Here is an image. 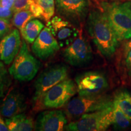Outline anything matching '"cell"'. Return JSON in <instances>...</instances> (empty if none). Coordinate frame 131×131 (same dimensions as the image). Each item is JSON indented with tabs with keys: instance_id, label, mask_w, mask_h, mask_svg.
Wrapping results in <instances>:
<instances>
[{
	"instance_id": "6da1fadb",
	"label": "cell",
	"mask_w": 131,
	"mask_h": 131,
	"mask_svg": "<svg viewBox=\"0 0 131 131\" xmlns=\"http://www.w3.org/2000/svg\"><path fill=\"white\" fill-rule=\"evenodd\" d=\"M86 29L100 52L106 58L112 57L118 47L119 40L102 9L89 12Z\"/></svg>"
},
{
	"instance_id": "4dcf8cb0",
	"label": "cell",
	"mask_w": 131,
	"mask_h": 131,
	"mask_svg": "<svg viewBox=\"0 0 131 131\" xmlns=\"http://www.w3.org/2000/svg\"><path fill=\"white\" fill-rule=\"evenodd\" d=\"M110 1H123V0H110Z\"/></svg>"
},
{
	"instance_id": "44dd1931",
	"label": "cell",
	"mask_w": 131,
	"mask_h": 131,
	"mask_svg": "<svg viewBox=\"0 0 131 131\" xmlns=\"http://www.w3.org/2000/svg\"><path fill=\"white\" fill-rule=\"evenodd\" d=\"M37 1L42 9V18L46 22H48L55 14V0H37Z\"/></svg>"
},
{
	"instance_id": "277c9868",
	"label": "cell",
	"mask_w": 131,
	"mask_h": 131,
	"mask_svg": "<svg viewBox=\"0 0 131 131\" xmlns=\"http://www.w3.org/2000/svg\"><path fill=\"white\" fill-rule=\"evenodd\" d=\"M40 62L33 56L26 41H22L19 51L9 69L10 75L19 81H29L40 69Z\"/></svg>"
},
{
	"instance_id": "9c48e42d",
	"label": "cell",
	"mask_w": 131,
	"mask_h": 131,
	"mask_svg": "<svg viewBox=\"0 0 131 131\" xmlns=\"http://www.w3.org/2000/svg\"><path fill=\"white\" fill-rule=\"evenodd\" d=\"M63 57L65 61L72 66L81 68L88 65L93 58L89 41L83 36H79L66 47Z\"/></svg>"
},
{
	"instance_id": "4fadbf2b",
	"label": "cell",
	"mask_w": 131,
	"mask_h": 131,
	"mask_svg": "<svg viewBox=\"0 0 131 131\" xmlns=\"http://www.w3.org/2000/svg\"><path fill=\"white\" fill-rule=\"evenodd\" d=\"M68 119L64 112L60 110L46 111L38 115L35 123L38 131L63 130Z\"/></svg>"
},
{
	"instance_id": "2e32d148",
	"label": "cell",
	"mask_w": 131,
	"mask_h": 131,
	"mask_svg": "<svg viewBox=\"0 0 131 131\" xmlns=\"http://www.w3.org/2000/svg\"><path fill=\"white\" fill-rule=\"evenodd\" d=\"M5 122L11 131H30L35 129V123L32 118L21 113L8 118Z\"/></svg>"
},
{
	"instance_id": "484cf974",
	"label": "cell",
	"mask_w": 131,
	"mask_h": 131,
	"mask_svg": "<svg viewBox=\"0 0 131 131\" xmlns=\"http://www.w3.org/2000/svg\"><path fill=\"white\" fill-rule=\"evenodd\" d=\"M14 13L12 9H8L0 5V18L10 19L12 18Z\"/></svg>"
},
{
	"instance_id": "8992f818",
	"label": "cell",
	"mask_w": 131,
	"mask_h": 131,
	"mask_svg": "<svg viewBox=\"0 0 131 131\" xmlns=\"http://www.w3.org/2000/svg\"><path fill=\"white\" fill-rule=\"evenodd\" d=\"M77 92V85L73 80L66 79L52 87L41 98L44 107L58 109L64 106Z\"/></svg>"
},
{
	"instance_id": "d6986e66",
	"label": "cell",
	"mask_w": 131,
	"mask_h": 131,
	"mask_svg": "<svg viewBox=\"0 0 131 131\" xmlns=\"http://www.w3.org/2000/svg\"><path fill=\"white\" fill-rule=\"evenodd\" d=\"M114 104V103H113ZM113 124L116 130H125L131 125V120L115 105H113Z\"/></svg>"
},
{
	"instance_id": "d4e9b609",
	"label": "cell",
	"mask_w": 131,
	"mask_h": 131,
	"mask_svg": "<svg viewBox=\"0 0 131 131\" xmlns=\"http://www.w3.org/2000/svg\"><path fill=\"white\" fill-rule=\"evenodd\" d=\"M10 29L11 24L9 19L0 18V38L7 35Z\"/></svg>"
},
{
	"instance_id": "7c38bea8",
	"label": "cell",
	"mask_w": 131,
	"mask_h": 131,
	"mask_svg": "<svg viewBox=\"0 0 131 131\" xmlns=\"http://www.w3.org/2000/svg\"><path fill=\"white\" fill-rule=\"evenodd\" d=\"M60 45L49 27L43 28L33 42L32 50L36 57L45 60L53 55L60 49Z\"/></svg>"
},
{
	"instance_id": "9a60e30c",
	"label": "cell",
	"mask_w": 131,
	"mask_h": 131,
	"mask_svg": "<svg viewBox=\"0 0 131 131\" xmlns=\"http://www.w3.org/2000/svg\"><path fill=\"white\" fill-rule=\"evenodd\" d=\"M26 108V104L23 95L19 91L12 90L5 96L0 104V114L8 118L21 114Z\"/></svg>"
},
{
	"instance_id": "d6a6232c",
	"label": "cell",
	"mask_w": 131,
	"mask_h": 131,
	"mask_svg": "<svg viewBox=\"0 0 131 131\" xmlns=\"http://www.w3.org/2000/svg\"><path fill=\"white\" fill-rule=\"evenodd\" d=\"M130 4H131V0H130Z\"/></svg>"
},
{
	"instance_id": "cb8c5ba5",
	"label": "cell",
	"mask_w": 131,
	"mask_h": 131,
	"mask_svg": "<svg viewBox=\"0 0 131 131\" xmlns=\"http://www.w3.org/2000/svg\"><path fill=\"white\" fill-rule=\"evenodd\" d=\"M29 10L32 13L35 18H42V11L40 5L37 3V0H30V6H29Z\"/></svg>"
},
{
	"instance_id": "f546056e",
	"label": "cell",
	"mask_w": 131,
	"mask_h": 131,
	"mask_svg": "<svg viewBox=\"0 0 131 131\" xmlns=\"http://www.w3.org/2000/svg\"><path fill=\"white\" fill-rule=\"evenodd\" d=\"M129 41L126 42L125 45V47H124V53L126 55V54L128 53L129 51L131 50V38L129 39Z\"/></svg>"
},
{
	"instance_id": "e0dca14e",
	"label": "cell",
	"mask_w": 131,
	"mask_h": 131,
	"mask_svg": "<svg viewBox=\"0 0 131 131\" xmlns=\"http://www.w3.org/2000/svg\"><path fill=\"white\" fill-rule=\"evenodd\" d=\"M113 103L131 120V95L126 89L117 92L113 98Z\"/></svg>"
},
{
	"instance_id": "ffe728a7",
	"label": "cell",
	"mask_w": 131,
	"mask_h": 131,
	"mask_svg": "<svg viewBox=\"0 0 131 131\" xmlns=\"http://www.w3.org/2000/svg\"><path fill=\"white\" fill-rule=\"evenodd\" d=\"M35 18L29 10H23L14 13L12 19L13 26L21 30L25 27L27 23Z\"/></svg>"
},
{
	"instance_id": "7402d4cb",
	"label": "cell",
	"mask_w": 131,
	"mask_h": 131,
	"mask_svg": "<svg viewBox=\"0 0 131 131\" xmlns=\"http://www.w3.org/2000/svg\"><path fill=\"white\" fill-rule=\"evenodd\" d=\"M11 84V79L7 69L2 61H0V98L3 97Z\"/></svg>"
},
{
	"instance_id": "ba28073f",
	"label": "cell",
	"mask_w": 131,
	"mask_h": 131,
	"mask_svg": "<svg viewBox=\"0 0 131 131\" xmlns=\"http://www.w3.org/2000/svg\"><path fill=\"white\" fill-rule=\"evenodd\" d=\"M77 92L80 96H93L103 94L109 87L104 73L100 71H88L75 77Z\"/></svg>"
},
{
	"instance_id": "5b68a950",
	"label": "cell",
	"mask_w": 131,
	"mask_h": 131,
	"mask_svg": "<svg viewBox=\"0 0 131 131\" xmlns=\"http://www.w3.org/2000/svg\"><path fill=\"white\" fill-rule=\"evenodd\" d=\"M114 105V104H113ZM113 106L103 110L83 115L66 124L64 130L69 131H103L113 124Z\"/></svg>"
},
{
	"instance_id": "4316f807",
	"label": "cell",
	"mask_w": 131,
	"mask_h": 131,
	"mask_svg": "<svg viewBox=\"0 0 131 131\" xmlns=\"http://www.w3.org/2000/svg\"><path fill=\"white\" fill-rule=\"evenodd\" d=\"M126 66L129 76L131 77V50L126 55Z\"/></svg>"
},
{
	"instance_id": "3957f363",
	"label": "cell",
	"mask_w": 131,
	"mask_h": 131,
	"mask_svg": "<svg viewBox=\"0 0 131 131\" xmlns=\"http://www.w3.org/2000/svg\"><path fill=\"white\" fill-rule=\"evenodd\" d=\"M111 96L101 94L93 96H80L70 99L64 106V112L69 118H77L83 115L103 110L113 106Z\"/></svg>"
},
{
	"instance_id": "83f0119b",
	"label": "cell",
	"mask_w": 131,
	"mask_h": 131,
	"mask_svg": "<svg viewBox=\"0 0 131 131\" xmlns=\"http://www.w3.org/2000/svg\"><path fill=\"white\" fill-rule=\"evenodd\" d=\"M14 1L15 0H1V5L4 7L8 8V9H12Z\"/></svg>"
},
{
	"instance_id": "ac0fdd59",
	"label": "cell",
	"mask_w": 131,
	"mask_h": 131,
	"mask_svg": "<svg viewBox=\"0 0 131 131\" xmlns=\"http://www.w3.org/2000/svg\"><path fill=\"white\" fill-rule=\"evenodd\" d=\"M44 28V24L38 19H32L21 30V34L24 40L32 44Z\"/></svg>"
},
{
	"instance_id": "f1b7e54d",
	"label": "cell",
	"mask_w": 131,
	"mask_h": 131,
	"mask_svg": "<svg viewBox=\"0 0 131 131\" xmlns=\"http://www.w3.org/2000/svg\"><path fill=\"white\" fill-rule=\"evenodd\" d=\"M9 130L6 122L0 117V131H7Z\"/></svg>"
},
{
	"instance_id": "836d02e7",
	"label": "cell",
	"mask_w": 131,
	"mask_h": 131,
	"mask_svg": "<svg viewBox=\"0 0 131 131\" xmlns=\"http://www.w3.org/2000/svg\"><path fill=\"white\" fill-rule=\"evenodd\" d=\"M0 60H1V58H0Z\"/></svg>"
},
{
	"instance_id": "7a4b0ae2",
	"label": "cell",
	"mask_w": 131,
	"mask_h": 131,
	"mask_svg": "<svg viewBox=\"0 0 131 131\" xmlns=\"http://www.w3.org/2000/svg\"><path fill=\"white\" fill-rule=\"evenodd\" d=\"M101 9L119 41L131 38V4L130 1L101 3Z\"/></svg>"
},
{
	"instance_id": "30bf717a",
	"label": "cell",
	"mask_w": 131,
	"mask_h": 131,
	"mask_svg": "<svg viewBox=\"0 0 131 131\" xmlns=\"http://www.w3.org/2000/svg\"><path fill=\"white\" fill-rule=\"evenodd\" d=\"M55 7L62 18L75 26L86 18L89 2L88 0H55Z\"/></svg>"
},
{
	"instance_id": "1f68e13d",
	"label": "cell",
	"mask_w": 131,
	"mask_h": 131,
	"mask_svg": "<svg viewBox=\"0 0 131 131\" xmlns=\"http://www.w3.org/2000/svg\"><path fill=\"white\" fill-rule=\"evenodd\" d=\"M1 0H0V5H1Z\"/></svg>"
},
{
	"instance_id": "e575fe53",
	"label": "cell",
	"mask_w": 131,
	"mask_h": 131,
	"mask_svg": "<svg viewBox=\"0 0 131 131\" xmlns=\"http://www.w3.org/2000/svg\"><path fill=\"white\" fill-rule=\"evenodd\" d=\"M130 95H131V92H130Z\"/></svg>"
},
{
	"instance_id": "603a6c76",
	"label": "cell",
	"mask_w": 131,
	"mask_h": 131,
	"mask_svg": "<svg viewBox=\"0 0 131 131\" xmlns=\"http://www.w3.org/2000/svg\"><path fill=\"white\" fill-rule=\"evenodd\" d=\"M30 1V0H15L12 7L14 12L15 13L23 10H29Z\"/></svg>"
},
{
	"instance_id": "5bb4252c",
	"label": "cell",
	"mask_w": 131,
	"mask_h": 131,
	"mask_svg": "<svg viewBox=\"0 0 131 131\" xmlns=\"http://www.w3.org/2000/svg\"><path fill=\"white\" fill-rule=\"evenodd\" d=\"M21 37L18 29H14L0 41V58L6 65H9L17 55L21 46Z\"/></svg>"
},
{
	"instance_id": "52a82bcc",
	"label": "cell",
	"mask_w": 131,
	"mask_h": 131,
	"mask_svg": "<svg viewBox=\"0 0 131 131\" xmlns=\"http://www.w3.org/2000/svg\"><path fill=\"white\" fill-rule=\"evenodd\" d=\"M68 77V68L66 65L58 64L46 69L35 83L34 101L38 102L47 91Z\"/></svg>"
},
{
	"instance_id": "8fae6325",
	"label": "cell",
	"mask_w": 131,
	"mask_h": 131,
	"mask_svg": "<svg viewBox=\"0 0 131 131\" xmlns=\"http://www.w3.org/2000/svg\"><path fill=\"white\" fill-rule=\"evenodd\" d=\"M47 26L49 27L61 47L70 45L80 33L75 25L58 16H53L47 22Z\"/></svg>"
}]
</instances>
